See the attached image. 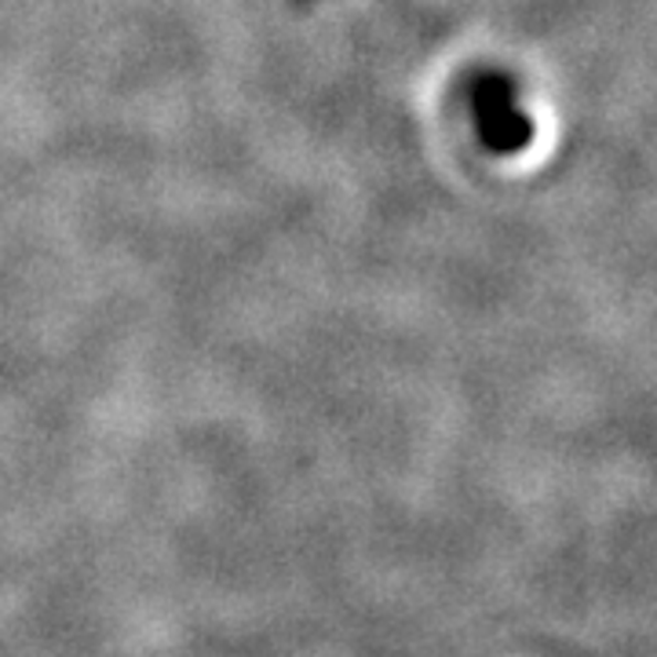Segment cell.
Masks as SVG:
<instances>
[{"label":"cell","mask_w":657,"mask_h":657,"mask_svg":"<svg viewBox=\"0 0 657 657\" xmlns=\"http://www.w3.org/2000/svg\"><path fill=\"white\" fill-rule=\"evenodd\" d=\"M471 117L489 153H522L533 139V121L505 74H483L471 85Z\"/></svg>","instance_id":"obj_1"}]
</instances>
